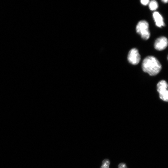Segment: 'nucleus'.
<instances>
[{
	"instance_id": "1",
	"label": "nucleus",
	"mask_w": 168,
	"mask_h": 168,
	"mask_svg": "<svg viewBox=\"0 0 168 168\" xmlns=\"http://www.w3.org/2000/svg\"><path fill=\"white\" fill-rule=\"evenodd\" d=\"M142 66L143 71L151 76L157 74L161 69L160 62L153 56H148L145 58L142 61Z\"/></svg>"
},
{
	"instance_id": "2",
	"label": "nucleus",
	"mask_w": 168,
	"mask_h": 168,
	"mask_svg": "<svg viewBox=\"0 0 168 168\" xmlns=\"http://www.w3.org/2000/svg\"><path fill=\"white\" fill-rule=\"evenodd\" d=\"M136 30L137 33L141 36L143 39L147 40L150 37L149 24L146 21H140L137 25Z\"/></svg>"
},
{
	"instance_id": "3",
	"label": "nucleus",
	"mask_w": 168,
	"mask_h": 168,
	"mask_svg": "<svg viewBox=\"0 0 168 168\" xmlns=\"http://www.w3.org/2000/svg\"><path fill=\"white\" fill-rule=\"evenodd\" d=\"M168 84L166 81L162 80L157 84V90L159 93L160 98L163 100L167 102L168 100Z\"/></svg>"
},
{
	"instance_id": "4",
	"label": "nucleus",
	"mask_w": 168,
	"mask_h": 168,
	"mask_svg": "<svg viewBox=\"0 0 168 168\" xmlns=\"http://www.w3.org/2000/svg\"><path fill=\"white\" fill-rule=\"evenodd\" d=\"M140 59V55L137 49L134 48L129 51L128 56V60L129 63L133 65H137L139 63Z\"/></svg>"
},
{
	"instance_id": "5",
	"label": "nucleus",
	"mask_w": 168,
	"mask_h": 168,
	"mask_svg": "<svg viewBox=\"0 0 168 168\" xmlns=\"http://www.w3.org/2000/svg\"><path fill=\"white\" fill-rule=\"evenodd\" d=\"M168 45L167 38L164 36H161L157 38L155 41L154 47L158 50H162L165 49Z\"/></svg>"
},
{
	"instance_id": "6",
	"label": "nucleus",
	"mask_w": 168,
	"mask_h": 168,
	"mask_svg": "<svg viewBox=\"0 0 168 168\" xmlns=\"http://www.w3.org/2000/svg\"><path fill=\"white\" fill-rule=\"evenodd\" d=\"M153 16L156 26L159 27L165 26L162 17L159 12H154L153 14Z\"/></svg>"
},
{
	"instance_id": "7",
	"label": "nucleus",
	"mask_w": 168,
	"mask_h": 168,
	"mask_svg": "<svg viewBox=\"0 0 168 168\" xmlns=\"http://www.w3.org/2000/svg\"><path fill=\"white\" fill-rule=\"evenodd\" d=\"M149 6L150 9L152 11L156 10L158 7L157 2L154 0L151 1L149 3Z\"/></svg>"
},
{
	"instance_id": "8",
	"label": "nucleus",
	"mask_w": 168,
	"mask_h": 168,
	"mask_svg": "<svg viewBox=\"0 0 168 168\" xmlns=\"http://www.w3.org/2000/svg\"><path fill=\"white\" fill-rule=\"evenodd\" d=\"M110 164V161L108 159H105L102 161L100 168H109Z\"/></svg>"
},
{
	"instance_id": "9",
	"label": "nucleus",
	"mask_w": 168,
	"mask_h": 168,
	"mask_svg": "<svg viewBox=\"0 0 168 168\" xmlns=\"http://www.w3.org/2000/svg\"><path fill=\"white\" fill-rule=\"evenodd\" d=\"M118 168H127V167L125 164L121 163L119 164Z\"/></svg>"
},
{
	"instance_id": "10",
	"label": "nucleus",
	"mask_w": 168,
	"mask_h": 168,
	"mask_svg": "<svg viewBox=\"0 0 168 168\" xmlns=\"http://www.w3.org/2000/svg\"><path fill=\"white\" fill-rule=\"evenodd\" d=\"M149 0H141L140 1L141 3L144 5H146L149 4Z\"/></svg>"
},
{
	"instance_id": "11",
	"label": "nucleus",
	"mask_w": 168,
	"mask_h": 168,
	"mask_svg": "<svg viewBox=\"0 0 168 168\" xmlns=\"http://www.w3.org/2000/svg\"><path fill=\"white\" fill-rule=\"evenodd\" d=\"M161 1L164 3H167L168 2V0H162Z\"/></svg>"
}]
</instances>
